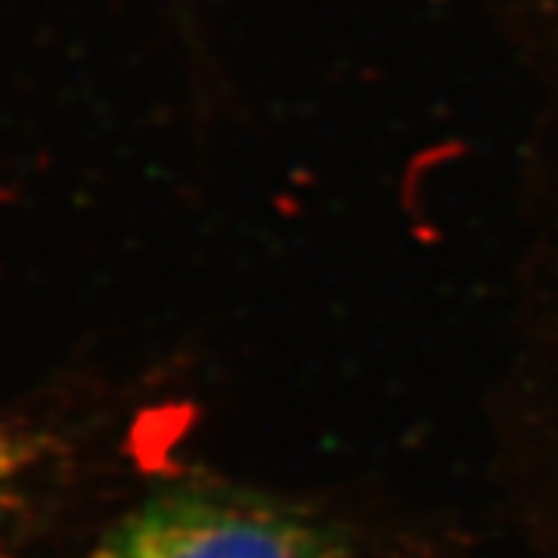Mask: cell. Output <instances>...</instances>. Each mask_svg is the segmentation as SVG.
Masks as SVG:
<instances>
[{
	"instance_id": "obj_2",
	"label": "cell",
	"mask_w": 558,
	"mask_h": 558,
	"mask_svg": "<svg viewBox=\"0 0 558 558\" xmlns=\"http://www.w3.org/2000/svg\"><path fill=\"white\" fill-rule=\"evenodd\" d=\"M50 457L53 447L35 425L0 416V546L32 512Z\"/></svg>"
},
{
	"instance_id": "obj_1",
	"label": "cell",
	"mask_w": 558,
	"mask_h": 558,
	"mask_svg": "<svg viewBox=\"0 0 558 558\" xmlns=\"http://www.w3.org/2000/svg\"><path fill=\"white\" fill-rule=\"evenodd\" d=\"M87 558H354L341 534L233 484L161 487L121 515Z\"/></svg>"
}]
</instances>
